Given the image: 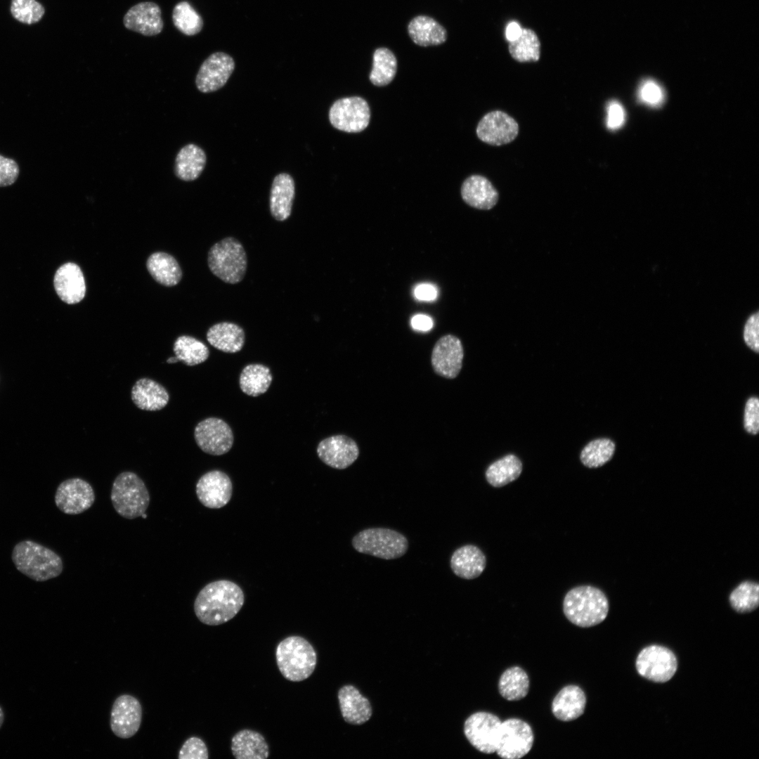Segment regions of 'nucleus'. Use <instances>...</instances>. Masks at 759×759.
Listing matches in <instances>:
<instances>
[{"label": "nucleus", "mask_w": 759, "mask_h": 759, "mask_svg": "<svg viewBox=\"0 0 759 759\" xmlns=\"http://www.w3.org/2000/svg\"><path fill=\"white\" fill-rule=\"evenodd\" d=\"M245 602L240 587L228 580H219L206 585L194 602V611L198 620L208 625H218L231 620Z\"/></svg>", "instance_id": "obj_1"}, {"label": "nucleus", "mask_w": 759, "mask_h": 759, "mask_svg": "<svg viewBox=\"0 0 759 759\" xmlns=\"http://www.w3.org/2000/svg\"><path fill=\"white\" fill-rule=\"evenodd\" d=\"M609 602L605 594L591 585H580L571 589L563 601L566 618L575 625L590 628L605 620L609 612Z\"/></svg>", "instance_id": "obj_2"}, {"label": "nucleus", "mask_w": 759, "mask_h": 759, "mask_svg": "<svg viewBox=\"0 0 759 759\" xmlns=\"http://www.w3.org/2000/svg\"><path fill=\"white\" fill-rule=\"evenodd\" d=\"M11 557L20 572L38 582L58 576L63 569L62 559L58 554L29 540L16 544Z\"/></svg>", "instance_id": "obj_3"}, {"label": "nucleus", "mask_w": 759, "mask_h": 759, "mask_svg": "<svg viewBox=\"0 0 759 759\" xmlns=\"http://www.w3.org/2000/svg\"><path fill=\"white\" fill-rule=\"evenodd\" d=\"M275 659L282 675L292 682H300L313 673L317 654L311 644L301 636H289L277 645Z\"/></svg>", "instance_id": "obj_4"}, {"label": "nucleus", "mask_w": 759, "mask_h": 759, "mask_svg": "<svg viewBox=\"0 0 759 759\" xmlns=\"http://www.w3.org/2000/svg\"><path fill=\"white\" fill-rule=\"evenodd\" d=\"M207 263L215 276L224 283L237 284L246 273V252L238 240L227 237L212 246L208 252Z\"/></svg>", "instance_id": "obj_5"}, {"label": "nucleus", "mask_w": 759, "mask_h": 759, "mask_svg": "<svg viewBox=\"0 0 759 759\" xmlns=\"http://www.w3.org/2000/svg\"><path fill=\"white\" fill-rule=\"evenodd\" d=\"M110 499L117 514L128 519L145 513L150 500L145 483L132 472H123L115 478Z\"/></svg>", "instance_id": "obj_6"}, {"label": "nucleus", "mask_w": 759, "mask_h": 759, "mask_svg": "<svg viewBox=\"0 0 759 759\" xmlns=\"http://www.w3.org/2000/svg\"><path fill=\"white\" fill-rule=\"evenodd\" d=\"M358 552L383 559H394L405 554L408 541L402 533L387 528H369L357 533L352 540Z\"/></svg>", "instance_id": "obj_7"}, {"label": "nucleus", "mask_w": 759, "mask_h": 759, "mask_svg": "<svg viewBox=\"0 0 759 759\" xmlns=\"http://www.w3.org/2000/svg\"><path fill=\"white\" fill-rule=\"evenodd\" d=\"M534 741L531 727L519 718L501 722L495 752L503 759H519L531 751Z\"/></svg>", "instance_id": "obj_8"}, {"label": "nucleus", "mask_w": 759, "mask_h": 759, "mask_svg": "<svg viewBox=\"0 0 759 759\" xmlns=\"http://www.w3.org/2000/svg\"><path fill=\"white\" fill-rule=\"evenodd\" d=\"M635 666L640 675L650 681L663 683L670 680L677 669V660L668 648L650 645L638 654Z\"/></svg>", "instance_id": "obj_9"}, {"label": "nucleus", "mask_w": 759, "mask_h": 759, "mask_svg": "<svg viewBox=\"0 0 759 759\" xmlns=\"http://www.w3.org/2000/svg\"><path fill=\"white\" fill-rule=\"evenodd\" d=\"M370 118L369 105L358 96L338 99L330 107L329 119L337 129L349 133L364 130Z\"/></svg>", "instance_id": "obj_10"}, {"label": "nucleus", "mask_w": 759, "mask_h": 759, "mask_svg": "<svg viewBox=\"0 0 759 759\" xmlns=\"http://www.w3.org/2000/svg\"><path fill=\"white\" fill-rule=\"evenodd\" d=\"M194 438L203 452L212 455L228 453L234 441L230 426L217 417H208L200 421L195 428Z\"/></svg>", "instance_id": "obj_11"}, {"label": "nucleus", "mask_w": 759, "mask_h": 759, "mask_svg": "<svg viewBox=\"0 0 759 759\" xmlns=\"http://www.w3.org/2000/svg\"><path fill=\"white\" fill-rule=\"evenodd\" d=\"M501 722L500 718L493 713L477 712L465 720L464 733L476 750L486 754L493 753L495 752Z\"/></svg>", "instance_id": "obj_12"}, {"label": "nucleus", "mask_w": 759, "mask_h": 759, "mask_svg": "<svg viewBox=\"0 0 759 759\" xmlns=\"http://www.w3.org/2000/svg\"><path fill=\"white\" fill-rule=\"evenodd\" d=\"M95 501L91 484L80 478L65 480L58 486L55 495L57 507L67 514H78L89 510Z\"/></svg>", "instance_id": "obj_13"}, {"label": "nucleus", "mask_w": 759, "mask_h": 759, "mask_svg": "<svg viewBox=\"0 0 759 759\" xmlns=\"http://www.w3.org/2000/svg\"><path fill=\"white\" fill-rule=\"evenodd\" d=\"M142 719L140 701L130 694H122L115 700L110 713V726L117 737L129 739L138 731Z\"/></svg>", "instance_id": "obj_14"}, {"label": "nucleus", "mask_w": 759, "mask_h": 759, "mask_svg": "<svg viewBox=\"0 0 759 759\" xmlns=\"http://www.w3.org/2000/svg\"><path fill=\"white\" fill-rule=\"evenodd\" d=\"M235 69V61L228 54L216 52L201 65L196 77L197 89L202 93L216 91L223 87Z\"/></svg>", "instance_id": "obj_15"}, {"label": "nucleus", "mask_w": 759, "mask_h": 759, "mask_svg": "<svg viewBox=\"0 0 759 759\" xmlns=\"http://www.w3.org/2000/svg\"><path fill=\"white\" fill-rule=\"evenodd\" d=\"M464 349L460 339L453 335H446L434 344L431 363L434 372L445 378L454 379L462 367Z\"/></svg>", "instance_id": "obj_16"}, {"label": "nucleus", "mask_w": 759, "mask_h": 759, "mask_svg": "<svg viewBox=\"0 0 759 759\" xmlns=\"http://www.w3.org/2000/svg\"><path fill=\"white\" fill-rule=\"evenodd\" d=\"M519 134L516 120L506 112L492 111L485 115L476 127L478 138L492 145H502L514 141Z\"/></svg>", "instance_id": "obj_17"}, {"label": "nucleus", "mask_w": 759, "mask_h": 759, "mask_svg": "<svg viewBox=\"0 0 759 759\" xmlns=\"http://www.w3.org/2000/svg\"><path fill=\"white\" fill-rule=\"evenodd\" d=\"M195 491L198 500L205 507L219 509L230 501L233 486L231 479L225 472L212 470L199 479Z\"/></svg>", "instance_id": "obj_18"}, {"label": "nucleus", "mask_w": 759, "mask_h": 759, "mask_svg": "<svg viewBox=\"0 0 759 759\" xmlns=\"http://www.w3.org/2000/svg\"><path fill=\"white\" fill-rule=\"evenodd\" d=\"M317 454L327 465L337 469L351 465L359 455L356 442L346 435H334L322 440L318 445Z\"/></svg>", "instance_id": "obj_19"}, {"label": "nucleus", "mask_w": 759, "mask_h": 759, "mask_svg": "<svg viewBox=\"0 0 759 759\" xmlns=\"http://www.w3.org/2000/svg\"><path fill=\"white\" fill-rule=\"evenodd\" d=\"M124 27L143 36L160 34L164 27L160 7L152 1H143L131 7L123 18Z\"/></svg>", "instance_id": "obj_20"}, {"label": "nucleus", "mask_w": 759, "mask_h": 759, "mask_svg": "<svg viewBox=\"0 0 759 759\" xmlns=\"http://www.w3.org/2000/svg\"><path fill=\"white\" fill-rule=\"evenodd\" d=\"M53 285L60 299L68 304L81 301L86 294V284L80 267L72 262L64 264L56 271Z\"/></svg>", "instance_id": "obj_21"}, {"label": "nucleus", "mask_w": 759, "mask_h": 759, "mask_svg": "<svg viewBox=\"0 0 759 759\" xmlns=\"http://www.w3.org/2000/svg\"><path fill=\"white\" fill-rule=\"evenodd\" d=\"M464 202L474 208L489 210L497 204L499 195L491 181L481 175H472L465 180L461 187Z\"/></svg>", "instance_id": "obj_22"}, {"label": "nucleus", "mask_w": 759, "mask_h": 759, "mask_svg": "<svg viewBox=\"0 0 759 759\" xmlns=\"http://www.w3.org/2000/svg\"><path fill=\"white\" fill-rule=\"evenodd\" d=\"M586 706V696L578 685L563 687L552 700L551 710L559 720L569 722L581 716Z\"/></svg>", "instance_id": "obj_23"}, {"label": "nucleus", "mask_w": 759, "mask_h": 759, "mask_svg": "<svg viewBox=\"0 0 759 759\" xmlns=\"http://www.w3.org/2000/svg\"><path fill=\"white\" fill-rule=\"evenodd\" d=\"M294 195V181L290 174L281 173L275 176L269 198L270 212L274 219L284 221L290 217Z\"/></svg>", "instance_id": "obj_24"}, {"label": "nucleus", "mask_w": 759, "mask_h": 759, "mask_svg": "<svg viewBox=\"0 0 759 759\" xmlns=\"http://www.w3.org/2000/svg\"><path fill=\"white\" fill-rule=\"evenodd\" d=\"M337 697L342 715L346 722L361 725L370 718V703L355 687L343 686L339 689Z\"/></svg>", "instance_id": "obj_25"}, {"label": "nucleus", "mask_w": 759, "mask_h": 759, "mask_svg": "<svg viewBox=\"0 0 759 759\" xmlns=\"http://www.w3.org/2000/svg\"><path fill=\"white\" fill-rule=\"evenodd\" d=\"M450 568L458 577L471 580L479 577L486 566V558L480 548L473 545H466L458 548L453 553Z\"/></svg>", "instance_id": "obj_26"}, {"label": "nucleus", "mask_w": 759, "mask_h": 759, "mask_svg": "<svg viewBox=\"0 0 759 759\" xmlns=\"http://www.w3.org/2000/svg\"><path fill=\"white\" fill-rule=\"evenodd\" d=\"M131 396L136 407L148 411L162 409L169 400V393L162 385L145 377L135 382L131 389Z\"/></svg>", "instance_id": "obj_27"}, {"label": "nucleus", "mask_w": 759, "mask_h": 759, "mask_svg": "<svg viewBox=\"0 0 759 759\" xmlns=\"http://www.w3.org/2000/svg\"><path fill=\"white\" fill-rule=\"evenodd\" d=\"M231 748L236 759H266L269 755L264 737L249 729H241L233 735Z\"/></svg>", "instance_id": "obj_28"}, {"label": "nucleus", "mask_w": 759, "mask_h": 759, "mask_svg": "<svg viewBox=\"0 0 759 759\" xmlns=\"http://www.w3.org/2000/svg\"><path fill=\"white\" fill-rule=\"evenodd\" d=\"M408 32L411 40L420 46L427 47L441 45L446 41V30L432 17L417 15L408 25Z\"/></svg>", "instance_id": "obj_29"}, {"label": "nucleus", "mask_w": 759, "mask_h": 759, "mask_svg": "<svg viewBox=\"0 0 759 759\" xmlns=\"http://www.w3.org/2000/svg\"><path fill=\"white\" fill-rule=\"evenodd\" d=\"M207 339L218 350L233 353L242 350L245 344V334L244 330L235 323L221 322L208 330Z\"/></svg>", "instance_id": "obj_30"}, {"label": "nucleus", "mask_w": 759, "mask_h": 759, "mask_svg": "<svg viewBox=\"0 0 759 759\" xmlns=\"http://www.w3.org/2000/svg\"><path fill=\"white\" fill-rule=\"evenodd\" d=\"M207 156L205 151L194 143L184 145L177 153L174 171L175 176L184 181L197 179L206 165Z\"/></svg>", "instance_id": "obj_31"}, {"label": "nucleus", "mask_w": 759, "mask_h": 759, "mask_svg": "<svg viewBox=\"0 0 759 759\" xmlns=\"http://www.w3.org/2000/svg\"><path fill=\"white\" fill-rule=\"evenodd\" d=\"M146 267L151 276L158 283L171 287L177 285L182 277L177 261L165 252H155L148 259Z\"/></svg>", "instance_id": "obj_32"}, {"label": "nucleus", "mask_w": 759, "mask_h": 759, "mask_svg": "<svg viewBox=\"0 0 759 759\" xmlns=\"http://www.w3.org/2000/svg\"><path fill=\"white\" fill-rule=\"evenodd\" d=\"M175 357L167 360L169 363L181 361L188 366L205 362L209 356V351L205 343L188 335L179 337L174 344Z\"/></svg>", "instance_id": "obj_33"}, {"label": "nucleus", "mask_w": 759, "mask_h": 759, "mask_svg": "<svg viewBox=\"0 0 759 759\" xmlns=\"http://www.w3.org/2000/svg\"><path fill=\"white\" fill-rule=\"evenodd\" d=\"M522 472V463L516 455L510 454L491 464L485 472L488 483L493 487H502L517 480Z\"/></svg>", "instance_id": "obj_34"}, {"label": "nucleus", "mask_w": 759, "mask_h": 759, "mask_svg": "<svg viewBox=\"0 0 759 759\" xmlns=\"http://www.w3.org/2000/svg\"><path fill=\"white\" fill-rule=\"evenodd\" d=\"M272 379L269 368L262 364H249L240 373L239 384L245 394L256 397L266 392Z\"/></svg>", "instance_id": "obj_35"}, {"label": "nucleus", "mask_w": 759, "mask_h": 759, "mask_svg": "<svg viewBox=\"0 0 759 759\" xmlns=\"http://www.w3.org/2000/svg\"><path fill=\"white\" fill-rule=\"evenodd\" d=\"M529 690V678L526 672L519 666L506 669L498 681L500 694L507 701L524 699Z\"/></svg>", "instance_id": "obj_36"}, {"label": "nucleus", "mask_w": 759, "mask_h": 759, "mask_svg": "<svg viewBox=\"0 0 759 759\" xmlns=\"http://www.w3.org/2000/svg\"><path fill=\"white\" fill-rule=\"evenodd\" d=\"M397 71V60L394 53L387 48H377L372 56V68L370 80L375 86L389 84Z\"/></svg>", "instance_id": "obj_37"}, {"label": "nucleus", "mask_w": 759, "mask_h": 759, "mask_svg": "<svg viewBox=\"0 0 759 759\" xmlns=\"http://www.w3.org/2000/svg\"><path fill=\"white\" fill-rule=\"evenodd\" d=\"M508 48L512 58L518 62L538 61L540 59V42L536 33L531 29H522L521 35L510 42Z\"/></svg>", "instance_id": "obj_38"}, {"label": "nucleus", "mask_w": 759, "mask_h": 759, "mask_svg": "<svg viewBox=\"0 0 759 759\" xmlns=\"http://www.w3.org/2000/svg\"><path fill=\"white\" fill-rule=\"evenodd\" d=\"M616 446L609 439H597L589 442L582 450L581 462L588 468L602 467L609 461L615 452Z\"/></svg>", "instance_id": "obj_39"}, {"label": "nucleus", "mask_w": 759, "mask_h": 759, "mask_svg": "<svg viewBox=\"0 0 759 759\" xmlns=\"http://www.w3.org/2000/svg\"><path fill=\"white\" fill-rule=\"evenodd\" d=\"M172 20L176 29L187 36L198 34L203 27V20L200 15L186 1H180L174 6Z\"/></svg>", "instance_id": "obj_40"}, {"label": "nucleus", "mask_w": 759, "mask_h": 759, "mask_svg": "<svg viewBox=\"0 0 759 759\" xmlns=\"http://www.w3.org/2000/svg\"><path fill=\"white\" fill-rule=\"evenodd\" d=\"M732 607L739 613L753 611L759 604V585L753 581L741 583L729 597Z\"/></svg>", "instance_id": "obj_41"}, {"label": "nucleus", "mask_w": 759, "mask_h": 759, "mask_svg": "<svg viewBox=\"0 0 759 759\" xmlns=\"http://www.w3.org/2000/svg\"><path fill=\"white\" fill-rule=\"evenodd\" d=\"M11 11L16 20L29 25L39 21L44 14V7L35 0H12Z\"/></svg>", "instance_id": "obj_42"}, {"label": "nucleus", "mask_w": 759, "mask_h": 759, "mask_svg": "<svg viewBox=\"0 0 759 759\" xmlns=\"http://www.w3.org/2000/svg\"><path fill=\"white\" fill-rule=\"evenodd\" d=\"M637 96L642 103L649 107L661 106L665 98L663 89L653 79H645L640 85Z\"/></svg>", "instance_id": "obj_43"}, {"label": "nucleus", "mask_w": 759, "mask_h": 759, "mask_svg": "<svg viewBox=\"0 0 759 759\" xmlns=\"http://www.w3.org/2000/svg\"><path fill=\"white\" fill-rule=\"evenodd\" d=\"M179 759H207L209 753L205 741L197 737L186 739L179 751Z\"/></svg>", "instance_id": "obj_44"}, {"label": "nucleus", "mask_w": 759, "mask_h": 759, "mask_svg": "<svg viewBox=\"0 0 759 759\" xmlns=\"http://www.w3.org/2000/svg\"><path fill=\"white\" fill-rule=\"evenodd\" d=\"M743 338L746 345L753 351L759 352V312L756 311L749 315L744 329Z\"/></svg>", "instance_id": "obj_45"}, {"label": "nucleus", "mask_w": 759, "mask_h": 759, "mask_svg": "<svg viewBox=\"0 0 759 759\" xmlns=\"http://www.w3.org/2000/svg\"><path fill=\"white\" fill-rule=\"evenodd\" d=\"M744 427L752 435H756L759 431V400L755 396L750 397L746 403Z\"/></svg>", "instance_id": "obj_46"}, {"label": "nucleus", "mask_w": 759, "mask_h": 759, "mask_svg": "<svg viewBox=\"0 0 759 759\" xmlns=\"http://www.w3.org/2000/svg\"><path fill=\"white\" fill-rule=\"evenodd\" d=\"M19 171L18 164L14 160L0 155V187L14 183L18 177Z\"/></svg>", "instance_id": "obj_47"}, {"label": "nucleus", "mask_w": 759, "mask_h": 759, "mask_svg": "<svg viewBox=\"0 0 759 759\" xmlns=\"http://www.w3.org/2000/svg\"><path fill=\"white\" fill-rule=\"evenodd\" d=\"M625 110L617 101H611L607 106L606 126L609 129L616 130L621 128L625 122Z\"/></svg>", "instance_id": "obj_48"}, {"label": "nucleus", "mask_w": 759, "mask_h": 759, "mask_svg": "<svg viewBox=\"0 0 759 759\" xmlns=\"http://www.w3.org/2000/svg\"><path fill=\"white\" fill-rule=\"evenodd\" d=\"M415 297L420 300L432 301L436 298L437 290L436 287L429 284H421L415 290Z\"/></svg>", "instance_id": "obj_49"}, {"label": "nucleus", "mask_w": 759, "mask_h": 759, "mask_svg": "<svg viewBox=\"0 0 759 759\" xmlns=\"http://www.w3.org/2000/svg\"><path fill=\"white\" fill-rule=\"evenodd\" d=\"M412 327L417 330L428 331L433 326L432 318L426 315H416L411 320Z\"/></svg>", "instance_id": "obj_50"}, {"label": "nucleus", "mask_w": 759, "mask_h": 759, "mask_svg": "<svg viewBox=\"0 0 759 759\" xmlns=\"http://www.w3.org/2000/svg\"><path fill=\"white\" fill-rule=\"evenodd\" d=\"M522 32L520 25L516 21L510 22L505 30V37L507 41L511 42L519 38Z\"/></svg>", "instance_id": "obj_51"}, {"label": "nucleus", "mask_w": 759, "mask_h": 759, "mask_svg": "<svg viewBox=\"0 0 759 759\" xmlns=\"http://www.w3.org/2000/svg\"><path fill=\"white\" fill-rule=\"evenodd\" d=\"M4 721V713L1 707L0 706V728L1 727Z\"/></svg>", "instance_id": "obj_52"}]
</instances>
